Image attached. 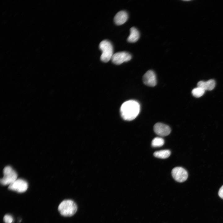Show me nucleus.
<instances>
[{
    "label": "nucleus",
    "instance_id": "4468645a",
    "mask_svg": "<svg viewBox=\"0 0 223 223\" xmlns=\"http://www.w3.org/2000/svg\"><path fill=\"white\" fill-rule=\"evenodd\" d=\"M164 140L163 138L160 137H156L152 140L151 145L155 147H160L164 144Z\"/></svg>",
    "mask_w": 223,
    "mask_h": 223
},
{
    "label": "nucleus",
    "instance_id": "20e7f679",
    "mask_svg": "<svg viewBox=\"0 0 223 223\" xmlns=\"http://www.w3.org/2000/svg\"><path fill=\"white\" fill-rule=\"evenodd\" d=\"M3 173V177L0 179L1 184L3 185H9L17 179L16 173L11 166L5 167Z\"/></svg>",
    "mask_w": 223,
    "mask_h": 223
},
{
    "label": "nucleus",
    "instance_id": "2eb2a0df",
    "mask_svg": "<svg viewBox=\"0 0 223 223\" xmlns=\"http://www.w3.org/2000/svg\"><path fill=\"white\" fill-rule=\"evenodd\" d=\"M205 91V90L201 88L197 87L193 89L191 93L194 97L199 98L203 95Z\"/></svg>",
    "mask_w": 223,
    "mask_h": 223
},
{
    "label": "nucleus",
    "instance_id": "9d476101",
    "mask_svg": "<svg viewBox=\"0 0 223 223\" xmlns=\"http://www.w3.org/2000/svg\"><path fill=\"white\" fill-rule=\"evenodd\" d=\"M128 15L127 12L124 11L118 12L114 17V21L117 25H121L125 23L127 20Z\"/></svg>",
    "mask_w": 223,
    "mask_h": 223
},
{
    "label": "nucleus",
    "instance_id": "f3484780",
    "mask_svg": "<svg viewBox=\"0 0 223 223\" xmlns=\"http://www.w3.org/2000/svg\"><path fill=\"white\" fill-rule=\"evenodd\" d=\"M218 194L219 197L223 199V185L219 189Z\"/></svg>",
    "mask_w": 223,
    "mask_h": 223
},
{
    "label": "nucleus",
    "instance_id": "6e6552de",
    "mask_svg": "<svg viewBox=\"0 0 223 223\" xmlns=\"http://www.w3.org/2000/svg\"><path fill=\"white\" fill-rule=\"evenodd\" d=\"M154 130L157 135L160 136H167L171 131L168 126L161 123H157L154 125Z\"/></svg>",
    "mask_w": 223,
    "mask_h": 223
},
{
    "label": "nucleus",
    "instance_id": "dca6fc26",
    "mask_svg": "<svg viewBox=\"0 0 223 223\" xmlns=\"http://www.w3.org/2000/svg\"><path fill=\"white\" fill-rule=\"evenodd\" d=\"M3 221L5 223H12L13 221V218L10 215L7 214L4 216Z\"/></svg>",
    "mask_w": 223,
    "mask_h": 223
},
{
    "label": "nucleus",
    "instance_id": "f257e3e1",
    "mask_svg": "<svg viewBox=\"0 0 223 223\" xmlns=\"http://www.w3.org/2000/svg\"><path fill=\"white\" fill-rule=\"evenodd\" d=\"M140 111V105L136 101L129 100L124 103L120 108L122 118L125 120L131 121L135 119Z\"/></svg>",
    "mask_w": 223,
    "mask_h": 223
},
{
    "label": "nucleus",
    "instance_id": "ddd939ff",
    "mask_svg": "<svg viewBox=\"0 0 223 223\" xmlns=\"http://www.w3.org/2000/svg\"><path fill=\"white\" fill-rule=\"evenodd\" d=\"M171 154L170 151L164 150L155 151L153 154L156 157L161 159H166Z\"/></svg>",
    "mask_w": 223,
    "mask_h": 223
},
{
    "label": "nucleus",
    "instance_id": "f8f14e48",
    "mask_svg": "<svg viewBox=\"0 0 223 223\" xmlns=\"http://www.w3.org/2000/svg\"><path fill=\"white\" fill-rule=\"evenodd\" d=\"M130 34L127 38L128 42L131 43L135 42L137 41L140 37V33L138 29L134 27L130 28Z\"/></svg>",
    "mask_w": 223,
    "mask_h": 223
},
{
    "label": "nucleus",
    "instance_id": "1a4fd4ad",
    "mask_svg": "<svg viewBox=\"0 0 223 223\" xmlns=\"http://www.w3.org/2000/svg\"><path fill=\"white\" fill-rule=\"evenodd\" d=\"M144 83L148 86H154L156 84V78L153 71L149 70L147 71L142 77Z\"/></svg>",
    "mask_w": 223,
    "mask_h": 223
},
{
    "label": "nucleus",
    "instance_id": "39448f33",
    "mask_svg": "<svg viewBox=\"0 0 223 223\" xmlns=\"http://www.w3.org/2000/svg\"><path fill=\"white\" fill-rule=\"evenodd\" d=\"M173 177L176 181L182 182L186 180L188 174L187 171L184 168L180 167L173 168L172 171Z\"/></svg>",
    "mask_w": 223,
    "mask_h": 223
},
{
    "label": "nucleus",
    "instance_id": "f03ea898",
    "mask_svg": "<svg viewBox=\"0 0 223 223\" xmlns=\"http://www.w3.org/2000/svg\"><path fill=\"white\" fill-rule=\"evenodd\" d=\"M58 210L62 216L66 217L71 216L76 212L77 206L73 200H65L60 203L58 207Z\"/></svg>",
    "mask_w": 223,
    "mask_h": 223
},
{
    "label": "nucleus",
    "instance_id": "0eeeda50",
    "mask_svg": "<svg viewBox=\"0 0 223 223\" xmlns=\"http://www.w3.org/2000/svg\"><path fill=\"white\" fill-rule=\"evenodd\" d=\"M28 188L27 182L25 180L20 179H16L13 183L9 185V190L19 193L25 192Z\"/></svg>",
    "mask_w": 223,
    "mask_h": 223
},
{
    "label": "nucleus",
    "instance_id": "423d86ee",
    "mask_svg": "<svg viewBox=\"0 0 223 223\" xmlns=\"http://www.w3.org/2000/svg\"><path fill=\"white\" fill-rule=\"evenodd\" d=\"M131 58L132 56L129 53L120 52L114 54L111 59L114 63L120 65L124 62L129 61Z\"/></svg>",
    "mask_w": 223,
    "mask_h": 223
},
{
    "label": "nucleus",
    "instance_id": "9b49d317",
    "mask_svg": "<svg viewBox=\"0 0 223 223\" xmlns=\"http://www.w3.org/2000/svg\"><path fill=\"white\" fill-rule=\"evenodd\" d=\"M215 85V81L213 79H210L206 81H200L197 84L198 87L201 88L205 90H212L214 88Z\"/></svg>",
    "mask_w": 223,
    "mask_h": 223
},
{
    "label": "nucleus",
    "instance_id": "7ed1b4c3",
    "mask_svg": "<svg viewBox=\"0 0 223 223\" xmlns=\"http://www.w3.org/2000/svg\"><path fill=\"white\" fill-rule=\"evenodd\" d=\"M99 48L102 53L100 59L104 62H107L111 59L113 55V47L110 42L104 40L99 44Z\"/></svg>",
    "mask_w": 223,
    "mask_h": 223
}]
</instances>
